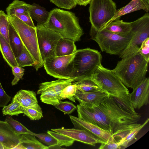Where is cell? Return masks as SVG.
I'll use <instances>...</instances> for the list:
<instances>
[{
    "mask_svg": "<svg viewBox=\"0 0 149 149\" xmlns=\"http://www.w3.org/2000/svg\"><path fill=\"white\" fill-rule=\"evenodd\" d=\"M148 63L137 52L122 58L112 70L126 87L133 89L146 78Z\"/></svg>",
    "mask_w": 149,
    "mask_h": 149,
    "instance_id": "1",
    "label": "cell"
},
{
    "mask_svg": "<svg viewBox=\"0 0 149 149\" xmlns=\"http://www.w3.org/2000/svg\"><path fill=\"white\" fill-rule=\"evenodd\" d=\"M43 24L62 38L70 39L75 42L79 41L84 34L75 13L57 8L49 12L48 19Z\"/></svg>",
    "mask_w": 149,
    "mask_h": 149,
    "instance_id": "2",
    "label": "cell"
},
{
    "mask_svg": "<svg viewBox=\"0 0 149 149\" xmlns=\"http://www.w3.org/2000/svg\"><path fill=\"white\" fill-rule=\"evenodd\" d=\"M102 59L97 50L90 48L77 50L73 59L74 81L91 78L101 64Z\"/></svg>",
    "mask_w": 149,
    "mask_h": 149,
    "instance_id": "3",
    "label": "cell"
},
{
    "mask_svg": "<svg viewBox=\"0 0 149 149\" xmlns=\"http://www.w3.org/2000/svg\"><path fill=\"white\" fill-rule=\"evenodd\" d=\"M91 78L102 90L109 95L120 97L129 95L128 89L112 70L104 67L101 64Z\"/></svg>",
    "mask_w": 149,
    "mask_h": 149,
    "instance_id": "4",
    "label": "cell"
},
{
    "mask_svg": "<svg viewBox=\"0 0 149 149\" xmlns=\"http://www.w3.org/2000/svg\"><path fill=\"white\" fill-rule=\"evenodd\" d=\"M89 34L102 52L112 55H119L127 47L131 38L130 33L124 36L104 29L98 31L92 26Z\"/></svg>",
    "mask_w": 149,
    "mask_h": 149,
    "instance_id": "5",
    "label": "cell"
},
{
    "mask_svg": "<svg viewBox=\"0 0 149 149\" xmlns=\"http://www.w3.org/2000/svg\"><path fill=\"white\" fill-rule=\"evenodd\" d=\"M8 18L24 45L36 61L37 71L43 66V63L39 50L36 27L33 28L27 25L14 15H8Z\"/></svg>",
    "mask_w": 149,
    "mask_h": 149,
    "instance_id": "6",
    "label": "cell"
},
{
    "mask_svg": "<svg viewBox=\"0 0 149 149\" xmlns=\"http://www.w3.org/2000/svg\"><path fill=\"white\" fill-rule=\"evenodd\" d=\"M89 4L91 26L98 31L103 30L116 13L115 3L112 0H91Z\"/></svg>",
    "mask_w": 149,
    "mask_h": 149,
    "instance_id": "7",
    "label": "cell"
},
{
    "mask_svg": "<svg viewBox=\"0 0 149 149\" xmlns=\"http://www.w3.org/2000/svg\"><path fill=\"white\" fill-rule=\"evenodd\" d=\"M131 38L127 47L119 55L122 58L138 52L142 42L149 36V14L146 13L141 17L131 22Z\"/></svg>",
    "mask_w": 149,
    "mask_h": 149,
    "instance_id": "8",
    "label": "cell"
},
{
    "mask_svg": "<svg viewBox=\"0 0 149 149\" xmlns=\"http://www.w3.org/2000/svg\"><path fill=\"white\" fill-rule=\"evenodd\" d=\"M75 53L46 59L43 63V66L47 73L58 79L74 80L73 59Z\"/></svg>",
    "mask_w": 149,
    "mask_h": 149,
    "instance_id": "9",
    "label": "cell"
},
{
    "mask_svg": "<svg viewBox=\"0 0 149 149\" xmlns=\"http://www.w3.org/2000/svg\"><path fill=\"white\" fill-rule=\"evenodd\" d=\"M36 29L39 50L43 63L47 58L56 56V45L62 37L43 24H38Z\"/></svg>",
    "mask_w": 149,
    "mask_h": 149,
    "instance_id": "10",
    "label": "cell"
},
{
    "mask_svg": "<svg viewBox=\"0 0 149 149\" xmlns=\"http://www.w3.org/2000/svg\"><path fill=\"white\" fill-rule=\"evenodd\" d=\"M52 131L67 136L76 141L93 146L97 143H104L105 142L85 130L72 129H65L63 127L57 129H51Z\"/></svg>",
    "mask_w": 149,
    "mask_h": 149,
    "instance_id": "11",
    "label": "cell"
},
{
    "mask_svg": "<svg viewBox=\"0 0 149 149\" xmlns=\"http://www.w3.org/2000/svg\"><path fill=\"white\" fill-rule=\"evenodd\" d=\"M71 121L75 129L85 130L91 133L105 142L115 140L112 134L109 131L77 117L70 116Z\"/></svg>",
    "mask_w": 149,
    "mask_h": 149,
    "instance_id": "12",
    "label": "cell"
},
{
    "mask_svg": "<svg viewBox=\"0 0 149 149\" xmlns=\"http://www.w3.org/2000/svg\"><path fill=\"white\" fill-rule=\"evenodd\" d=\"M149 78H146L129 94L134 109H139L149 103Z\"/></svg>",
    "mask_w": 149,
    "mask_h": 149,
    "instance_id": "13",
    "label": "cell"
},
{
    "mask_svg": "<svg viewBox=\"0 0 149 149\" xmlns=\"http://www.w3.org/2000/svg\"><path fill=\"white\" fill-rule=\"evenodd\" d=\"M21 136L13 131L6 122L0 120V143L5 149H14L20 144Z\"/></svg>",
    "mask_w": 149,
    "mask_h": 149,
    "instance_id": "14",
    "label": "cell"
},
{
    "mask_svg": "<svg viewBox=\"0 0 149 149\" xmlns=\"http://www.w3.org/2000/svg\"><path fill=\"white\" fill-rule=\"evenodd\" d=\"M149 119L148 118L142 125L137 123L130 124L127 127L120 131L112 135L113 137H119L120 139L118 141L121 146L126 147L138 132L148 123Z\"/></svg>",
    "mask_w": 149,
    "mask_h": 149,
    "instance_id": "15",
    "label": "cell"
},
{
    "mask_svg": "<svg viewBox=\"0 0 149 149\" xmlns=\"http://www.w3.org/2000/svg\"><path fill=\"white\" fill-rule=\"evenodd\" d=\"M140 10L148 12L149 3L145 0H132L125 6L116 10L114 15L109 22L107 26L112 21L119 19L123 15Z\"/></svg>",
    "mask_w": 149,
    "mask_h": 149,
    "instance_id": "16",
    "label": "cell"
},
{
    "mask_svg": "<svg viewBox=\"0 0 149 149\" xmlns=\"http://www.w3.org/2000/svg\"><path fill=\"white\" fill-rule=\"evenodd\" d=\"M74 81L72 79H58L51 81L43 82L39 84L38 94H41L46 91H51L56 93L59 96L62 90Z\"/></svg>",
    "mask_w": 149,
    "mask_h": 149,
    "instance_id": "17",
    "label": "cell"
},
{
    "mask_svg": "<svg viewBox=\"0 0 149 149\" xmlns=\"http://www.w3.org/2000/svg\"><path fill=\"white\" fill-rule=\"evenodd\" d=\"M108 95L101 90L89 92L77 90L74 97L79 103H89L98 104Z\"/></svg>",
    "mask_w": 149,
    "mask_h": 149,
    "instance_id": "18",
    "label": "cell"
},
{
    "mask_svg": "<svg viewBox=\"0 0 149 149\" xmlns=\"http://www.w3.org/2000/svg\"><path fill=\"white\" fill-rule=\"evenodd\" d=\"M36 94L34 92L21 89L15 95V99L23 107H30L37 105L38 101Z\"/></svg>",
    "mask_w": 149,
    "mask_h": 149,
    "instance_id": "19",
    "label": "cell"
},
{
    "mask_svg": "<svg viewBox=\"0 0 149 149\" xmlns=\"http://www.w3.org/2000/svg\"><path fill=\"white\" fill-rule=\"evenodd\" d=\"M26 6L30 17L38 24H44L46 22L49 12L44 8L35 3L32 5L27 3Z\"/></svg>",
    "mask_w": 149,
    "mask_h": 149,
    "instance_id": "20",
    "label": "cell"
},
{
    "mask_svg": "<svg viewBox=\"0 0 149 149\" xmlns=\"http://www.w3.org/2000/svg\"><path fill=\"white\" fill-rule=\"evenodd\" d=\"M75 42L70 39L61 38L59 40L56 49V56L70 55L77 50Z\"/></svg>",
    "mask_w": 149,
    "mask_h": 149,
    "instance_id": "21",
    "label": "cell"
},
{
    "mask_svg": "<svg viewBox=\"0 0 149 149\" xmlns=\"http://www.w3.org/2000/svg\"><path fill=\"white\" fill-rule=\"evenodd\" d=\"M132 29L131 22H126L119 19L110 23L104 29L122 35H129Z\"/></svg>",
    "mask_w": 149,
    "mask_h": 149,
    "instance_id": "22",
    "label": "cell"
},
{
    "mask_svg": "<svg viewBox=\"0 0 149 149\" xmlns=\"http://www.w3.org/2000/svg\"><path fill=\"white\" fill-rule=\"evenodd\" d=\"M0 51L4 59L11 68L18 66L15 57L9 44L0 33Z\"/></svg>",
    "mask_w": 149,
    "mask_h": 149,
    "instance_id": "23",
    "label": "cell"
},
{
    "mask_svg": "<svg viewBox=\"0 0 149 149\" xmlns=\"http://www.w3.org/2000/svg\"><path fill=\"white\" fill-rule=\"evenodd\" d=\"M9 44L15 57L22 53L24 45L18 34L9 22Z\"/></svg>",
    "mask_w": 149,
    "mask_h": 149,
    "instance_id": "24",
    "label": "cell"
},
{
    "mask_svg": "<svg viewBox=\"0 0 149 149\" xmlns=\"http://www.w3.org/2000/svg\"><path fill=\"white\" fill-rule=\"evenodd\" d=\"M20 144L24 149H47L48 148L38 140L35 136L28 134L21 135Z\"/></svg>",
    "mask_w": 149,
    "mask_h": 149,
    "instance_id": "25",
    "label": "cell"
},
{
    "mask_svg": "<svg viewBox=\"0 0 149 149\" xmlns=\"http://www.w3.org/2000/svg\"><path fill=\"white\" fill-rule=\"evenodd\" d=\"M15 59L19 67L23 68L27 66H33L37 71L36 62L24 46L22 53L18 56L16 57Z\"/></svg>",
    "mask_w": 149,
    "mask_h": 149,
    "instance_id": "26",
    "label": "cell"
},
{
    "mask_svg": "<svg viewBox=\"0 0 149 149\" xmlns=\"http://www.w3.org/2000/svg\"><path fill=\"white\" fill-rule=\"evenodd\" d=\"M27 4L23 1L14 0L6 9L7 15L11 16L16 14H23L29 12Z\"/></svg>",
    "mask_w": 149,
    "mask_h": 149,
    "instance_id": "27",
    "label": "cell"
},
{
    "mask_svg": "<svg viewBox=\"0 0 149 149\" xmlns=\"http://www.w3.org/2000/svg\"><path fill=\"white\" fill-rule=\"evenodd\" d=\"M74 84L76 85L77 90L81 91L89 92L101 90L91 78L76 81Z\"/></svg>",
    "mask_w": 149,
    "mask_h": 149,
    "instance_id": "28",
    "label": "cell"
},
{
    "mask_svg": "<svg viewBox=\"0 0 149 149\" xmlns=\"http://www.w3.org/2000/svg\"><path fill=\"white\" fill-rule=\"evenodd\" d=\"M2 112L3 116H18L23 113V107L13 97L10 104L3 107Z\"/></svg>",
    "mask_w": 149,
    "mask_h": 149,
    "instance_id": "29",
    "label": "cell"
},
{
    "mask_svg": "<svg viewBox=\"0 0 149 149\" xmlns=\"http://www.w3.org/2000/svg\"><path fill=\"white\" fill-rule=\"evenodd\" d=\"M5 121L10 125L16 134L19 135L28 134L33 135L34 133L28 129L19 121L14 119L11 116H6Z\"/></svg>",
    "mask_w": 149,
    "mask_h": 149,
    "instance_id": "30",
    "label": "cell"
},
{
    "mask_svg": "<svg viewBox=\"0 0 149 149\" xmlns=\"http://www.w3.org/2000/svg\"><path fill=\"white\" fill-rule=\"evenodd\" d=\"M33 135L38 137L41 141L48 146V149L59 148L57 140L47 133L39 134L34 133Z\"/></svg>",
    "mask_w": 149,
    "mask_h": 149,
    "instance_id": "31",
    "label": "cell"
},
{
    "mask_svg": "<svg viewBox=\"0 0 149 149\" xmlns=\"http://www.w3.org/2000/svg\"><path fill=\"white\" fill-rule=\"evenodd\" d=\"M23 113L32 120H38L43 117L42 109L38 104L30 107H23Z\"/></svg>",
    "mask_w": 149,
    "mask_h": 149,
    "instance_id": "32",
    "label": "cell"
},
{
    "mask_svg": "<svg viewBox=\"0 0 149 149\" xmlns=\"http://www.w3.org/2000/svg\"><path fill=\"white\" fill-rule=\"evenodd\" d=\"M9 26L8 15L0 10V33L9 44Z\"/></svg>",
    "mask_w": 149,
    "mask_h": 149,
    "instance_id": "33",
    "label": "cell"
},
{
    "mask_svg": "<svg viewBox=\"0 0 149 149\" xmlns=\"http://www.w3.org/2000/svg\"><path fill=\"white\" fill-rule=\"evenodd\" d=\"M40 100L42 102L54 106L61 101L59 96L56 93L51 91H46L41 94Z\"/></svg>",
    "mask_w": 149,
    "mask_h": 149,
    "instance_id": "34",
    "label": "cell"
},
{
    "mask_svg": "<svg viewBox=\"0 0 149 149\" xmlns=\"http://www.w3.org/2000/svg\"><path fill=\"white\" fill-rule=\"evenodd\" d=\"M47 133L51 135L58 141V146L60 148L61 146H69L72 145L74 141L65 135L53 131L47 130Z\"/></svg>",
    "mask_w": 149,
    "mask_h": 149,
    "instance_id": "35",
    "label": "cell"
},
{
    "mask_svg": "<svg viewBox=\"0 0 149 149\" xmlns=\"http://www.w3.org/2000/svg\"><path fill=\"white\" fill-rule=\"evenodd\" d=\"M77 87L74 84L69 85L63 89L59 95L60 100L68 99L72 101L75 102L74 97L76 91Z\"/></svg>",
    "mask_w": 149,
    "mask_h": 149,
    "instance_id": "36",
    "label": "cell"
},
{
    "mask_svg": "<svg viewBox=\"0 0 149 149\" xmlns=\"http://www.w3.org/2000/svg\"><path fill=\"white\" fill-rule=\"evenodd\" d=\"M54 106L56 108L67 114L71 113L77 109V106L72 102L67 101H60L58 104Z\"/></svg>",
    "mask_w": 149,
    "mask_h": 149,
    "instance_id": "37",
    "label": "cell"
},
{
    "mask_svg": "<svg viewBox=\"0 0 149 149\" xmlns=\"http://www.w3.org/2000/svg\"><path fill=\"white\" fill-rule=\"evenodd\" d=\"M57 7L70 9L78 5L77 0H49Z\"/></svg>",
    "mask_w": 149,
    "mask_h": 149,
    "instance_id": "38",
    "label": "cell"
},
{
    "mask_svg": "<svg viewBox=\"0 0 149 149\" xmlns=\"http://www.w3.org/2000/svg\"><path fill=\"white\" fill-rule=\"evenodd\" d=\"M12 72L14 78L11 82V85L14 86L17 84L22 78L24 72V69L18 66H14L12 68Z\"/></svg>",
    "mask_w": 149,
    "mask_h": 149,
    "instance_id": "39",
    "label": "cell"
},
{
    "mask_svg": "<svg viewBox=\"0 0 149 149\" xmlns=\"http://www.w3.org/2000/svg\"><path fill=\"white\" fill-rule=\"evenodd\" d=\"M138 52L149 62V37L147 38L142 42Z\"/></svg>",
    "mask_w": 149,
    "mask_h": 149,
    "instance_id": "40",
    "label": "cell"
},
{
    "mask_svg": "<svg viewBox=\"0 0 149 149\" xmlns=\"http://www.w3.org/2000/svg\"><path fill=\"white\" fill-rule=\"evenodd\" d=\"M14 16L27 25L33 28L35 27L29 12L23 14H16Z\"/></svg>",
    "mask_w": 149,
    "mask_h": 149,
    "instance_id": "41",
    "label": "cell"
},
{
    "mask_svg": "<svg viewBox=\"0 0 149 149\" xmlns=\"http://www.w3.org/2000/svg\"><path fill=\"white\" fill-rule=\"evenodd\" d=\"M11 100V97L5 92L0 81V107H3L7 105Z\"/></svg>",
    "mask_w": 149,
    "mask_h": 149,
    "instance_id": "42",
    "label": "cell"
},
{
    "mask_svg": "<svg viewBox=\"0 0 149 149\" xmlns=\"http://www.w3.org/2000/svg\"><path fill=\"white\" fill-rule=\"evenodd\" d=\"M121 146L119 142L116 140L108 141L104 143H101L98 148L99 149H120Z\"/></svg>",
    "mask_w": 149,
    "mask_h": 149,
    "instance_id": "43",
    "label": "cell"
},
{
    "mask_svg": "<svg viewBox=\"0 0 149 149\" xmlns=\"http://www.w3.org/2000/svg\"><path fill=\"white\" fill-rule=\"evenodd\" d=\"M91 0H77L78 3V5L82 6H86L89 3Z\"/></svg>",
    "mask_w": 149,
    "mask_h": 149,
    "instance_id": "44",
    "label": "cell"
},
{
    "mask_svg": "<svg viewBox=\"0 0 149 149\" xmlns=\"http://www.w3.org/2000/svg\"><path fill=\"white\" fill-rule=\"evenodd\" d=\"M0 149H5L1 143H0Z\"/></svg>",
    "mask_w": 149,
    "mask_h": 149,
    "instance_id": "45",
    "label": "cell"
},
{
    "mask_svg": "<svg viewBox=\"0 0 149 149\" xmlns=\"http://www.w3.org/2000/svg\"><path fill=\"white\" fill-rule=\"evenodd\" d=\"M147 3H149V0H145Z\"/></svg>",
    "mask_w": 149,
    "mask_h": 149,
    "instance_id": "46",
    "label": "cell"
}]
</instances>
